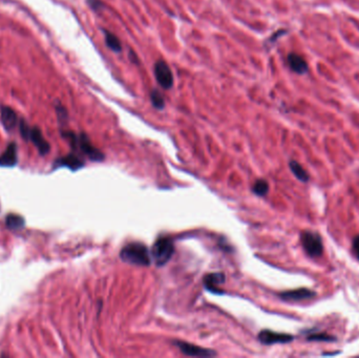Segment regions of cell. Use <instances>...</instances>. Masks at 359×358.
I'll use <instances>...</instances> for the list:
<instances>
[{"instance_id":"7c38bea8","label":"cell","mask_w":359,"mask_h":358,"mask_svg":"<svg viewBox=\"0 0 359 358\" xmlns=\"http://www.w3.org/2000/svg\"><path fill=\"white\" fill-rule=\"evenodd\" d=\"M17 164V145L15 143H10L4 153L0 156V166L13 167Z\"/></svg>"},{"instance_id":"30bf717a","label":"cell","mask_w":359,"mask_h":358,"mask_svg":"<svg viewBox=\"0 0 359 358\" xmlns=\"http://www.w3.org/2000/svg\"><path fill=\"white\" fill-rule=\"evenodd\" d=\"M30 140L34 143V145L39 150V154L45 156L48 151H50V144L46 142L43 138L42 133L38 127H33L31 130Z\"/></svg>"},{"instance_id":"2e32d148","label":"cell","mask_w":359,"mask_h":358,"mask_svg":"<svg viewBox=\"0 0 359 358\" xmlns=\"http://www.w3.org/2000/svg\"><path fill=\"white\" fill-rule=\"evenodd\" d=\"M104 33V38H105V43L107 45V47H109L110 50L115 53H120L122 52V44L121 41L119 40V38L117 37L115 34L110 33L106 30L103 31Z\"/></svg>"},{"instance_id":"3957f363","label":"cell","mask_w":359,"mask_h":358,"mask_svg":"<svg viewBox=\"0 0 359 358\" xmlns=\"http://www.w3.org/2000/svg\"><path fill=\"white\" fill-rule=\"evenodd\" d=\"M175 252V246L172 239L163 237L158 239L151 249L150 256L158 267H162L170 260L172 254Z\"/></svg>"},{"instance_id":"52a82bcc","label":"cell","mask_w":359,"mask_h":358,"mask_svg":"<svg viewBox=\"0 0 359 358\" xmlns=\"http://www.w3.org/2000/svg\"><path fill=\"white\" fill-rule=\"evenodd\" d=\"M176 346L180 349V351L187 356H192V357H211V356H216L217 352L213 351L211 349H206V348H202L199 347L196 345H191V343H187L184 341H177Z\"/></svg>"},{"instance_id":"ba28073f","label":"cell","mask_w":359,"mask_h":358,"mask_svg":"<svg viewBox=\"0 0 359 358\" xmlns=\"http://www.w3.org/2000/svg\"><path fill=\"white\" fill-rule=\"evenodd\" d=\"M279 297L282 300L287 301H300L305 299H311L316 297V293L313 290H310L307 288L296 289V290L285 291L279 294Z\"/></svg>"},{"instance_id":"d6986e66","label":"cell","mask_w":359,"mask_h":358,"mask_svg":"<svg viewBox=\"0 0 359 358\" xmlns=\"http://www.w3.org/2000/svg\"><path fill=\"white\" fill-rule=\"evenodd\" d=\"M252 191L259 197H265L269 192V184L264 179H259L254 182L252 186Z\"/></svg>"},{"instance_id":"7402d4cb","label":"cell","mask_w":359,"mask_h":358,"mask_svg":"<svg viewBox=\"0 0 359 358\" xmlns=\"http://www.w3.org/2000/svg\"><path fill=\"white\" fill-rule=\"evenodd\" d=\"M86 2L89 5V8L95 12H100L104 9V3L101 0H86Z\"/></svg>"},{"instance_id":"4fadbf2b","label":"cell","mask_w":359,"mask_h":358,"mask_svg":"<svg viewBox=\"0 0 359 358\" xmlns=\"http://www.w3.org/2000/svg\"><path fill=\"white\" fill-rule=\"evenodd\" d=\"M0 114H1V122L5 129L12 130L17 124V115L9 106H1L0 108Z\"/></svg>"},{"instance_id":"277c9868","label":"cell","mask_w":359,"mask_h":358,"mask_svg":"<svg viewBox=\"0 0 359 358\" xmlns=\"http://www.w3.org/2000/svg\"><path fill=\"white\" fill-rule=\"evenodd\" d=\"M300 243L303 250L311 258H319L323 252V244L319 233L315 231H303L300 235Z\"/></svg>"},{"instance_id":"7a4b0ae2","label":"cell","mask_w":359,"mask_h":358,"mask_svg":"<svg viewBox=\"0 0 359 358\" xmlns=\"http://www.w3.org/2000/svg\"><path fill=\"white\" fill-rule=\"evenodd\" d=\"M63 136L71 141L73 147L80 149L82 153L87 156L92 161H102L104 159V155H103L99 149H97L93 144L89 141L88 137L84 134L76 135L72 132L63 133Z\"/></svg>"},{"instance_id":"9a60e30c","label":"cell","mask_w":359,"mask_h":358,"mask_svg":"<svg viewBox=\"0 0 359 358\" xmlns=\"http://www.w3.org/2000/svg\"><path fill=\"white\" fill-rule=\"evenodd\" d=\"M289 167H290V169H291L292 174L296 178H298L299 181H301L303 183H307L309 181L310 177H309V175L307 173V170L305 168H303L299 162H296L294 160L290 161L289 162Z\"/></svg>"},{"instance_id":"ffe728a7","label":"cell","mask_w":359,"mask_h":358,"mask_svg":"<svg viewBox=\"0 0 359 358\" xmlns=\"http://www.w3.org/2000/svg\"><path fill=\"white\" fill-rule=\"evenodd\" d=\"M307 339L310 341H327V342H332L335 341L336 338L334 336H331L326 333H313L310 334Z\"/></svg>"},{"instance_id":"9c48e42d","label":"cell","mask_w":359,"mask_h":358,"mask_svg":"<svg viewBox=\"0 0 359 358\" xmlns=\"http://www.w3.org/2000/svg\"><path fill=\"white\" fill-rule=\"evenodd\" d=\"M225 279L226 278L224 273H210L205 277L204 285L207 290H209L210 292L220 294L222 291L219 290L218 286L220 284H224Z\"/></svg>"},{"instance_id":"cb8c5ba5","label":"cell","mask_w":359,"mask_h":358,"mask_svg":"<svg viewBox=\"0 0 359 358\" xmlns=\"http://www.w3.org/2000/svg\"><path fill=\"white\" fill-rule=\"evenodd\" d=\"M352 250H353L355 257L359 260V236H356L352 240Z\"/></svg>"},{"instance_id":"6da1fadb","label":"cell","mask_w":359,"mask_h":358,"mask_svg":"<svg viewBox=\"0 0 359 358\" xmlns=\"http://www.w3.org/2000/svg\"><path fill=\"white\" fill-rule=\"evenodd\" d=\"M120 259L124 263L135 266H149L151 263L148 248L139 242H133L124 246L120 251Z\"/></svg>"},{"instance_id":"5b68a950","label":"cell","mask_w":359,"mask_h":358,"mask_svg":"<svg viewBox=\"0 0 359 358\" xmlns=\"http://www.w3.org/2000/svg\"><path fill=\"white\" fill-rule=\"evenodd\" d=\"M154 73L156 80L159 84L164 89H170L174 86V75H172L171 68L166 62L159 60L155 63Z\"/></svg>"},{"instance_id":"e0dca14e","label":"cell","mask_w":359,"mask_h":358,"mask_svg":"<svg viewBox=\"0 0 359 358\" xmlns=\"http://www.w3.org/2000/svg\"><path fill=\"white\" fill-rule=\"evenodd\" d=\"M5 224L11 230H20L24 227V219L18 215H9L5 219Z\"/></svg>"},{"instance_id":"44dd1931","label":"cell","mask_w":359,"mask_h":358,"mask_svg":"<svg viewBox=\"0 0 359 358\" xmlns=\"http://www.w3.org/2000/svg\"><path fill=\"white\" fill-rule=\"evenodd\" d=\"M19 130H20V134H21V137L23 138L24 140H30V136H31V130L32 128L29 126V124H27L23 119L20 120V123H19Z\"/></svg>"},{"instance_id":"8992f818","label":"cell","mask_w":359,"mask_h":358,"mask_svg":"<svg viewBox=\"0 0 359 358\" xmlns=\"http://www.w3.org/2000/svg\"><path fill=\"white\" fill-rule=\"evenodd\" d=\"M294 339V336L285 333H278L271 330H263L259 334V340L263 345H275V343H288Z\"/></svg>"},{"instance_id":"603a6c76","label":"cell","mask_w":359,"mask_h":358,"mask_svg":"<svg viewBox=\"0 0 359 358\" xmlns=\"http://www.w3.org/2000/svg\"><path fill=\"white\" fill-rule=\"evenodd\" d=\"M56 109H57V115H58V118H59L60 121H64V120L67 119V112H66V109L63 106H61L60 104H58Z\"/></svg>"},{"instance_id":"5bb4252c","label":"cell","mask_w":359,"mask_h":358,"mask_svg":"<svg viewBox=\"0 0 359 358\" xmlns=\"http://www.w3.org/2000/svg\"><path fill=\"white\" fill-rule=\"evenodd\" d=\"M56 165H59V166L68 167L72 170H77L81 167H83L84 162L82 161L79 157H77L74 154H71V155L63 157L62 159L58 160Z\"/></svg>"},{"instance_id":"ac0fdd59","label":"cell","mask_w":359,"mask_h":358,"mask_svg":"<svg viewBox=\"0 0 359 358\" xmlns=\"http://www.w3.org/2000/svg\"><path fill=\"white\" fill-rule=\"evenodd\" d=\"M150 101L151 104L155 108H157L158 111H162L165 107V99L164 96L158 91V89H153L150 93Z\"/></svg>"},{"instance_id":"8fae6325","label":"cell","mask_w":359,"mask_h":358,"mask_svg":"<svg viewBox=\"0 0 359 358\" xmlns=\"http://www.w3.org/2000/svg\"><path fill=\"white\" fill-rule=\"evenodd\" d=\"M288 64L290 68H291V70L296 74L303 75V74L308 73L309 71V66H308L306 60L295 53L289 54Z\"/></svg>"}]
</instances>
